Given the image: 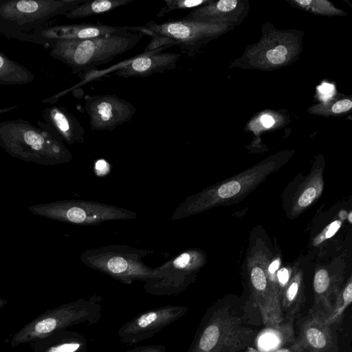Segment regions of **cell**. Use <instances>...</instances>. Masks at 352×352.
Instances as JSON below:
<instances>
[{"instance_id":"d6a6232c","label":"cell","mask_w":352,"mask_h":352,"mask_svg":"<svg viewBox=\"0 0 352 352\" xmlns=\"http://www.w3.org/2000/svg\"><path fill=\"white\" fill-rule=\"evenodd\" d=\"M165 350L166 347L164 346H148L137 352H165Z\"/></svg>"},{"instance_id":"4fadbf2b","label":"cell","mask_w":352,"mask_h":352,"mask_svg":"<svg viewBox=\"0 0 352 352\" xmlns=\"http://www.w3.org/2000/svg\"><path fill=\"white\" fill-rule=\"evenodd\" d=\"M248 0H213L210 3L193 9L183 19L206 24L240 25L248 16Z\"/></svg>"},{"instance_id":"7402d4cb","label":"cell","mask_w":352,"mask_h":352,"mask_svg":"<svg viewBox=\"0 0 352 352\" xmlns=\"http://www.w3.org/2000/svg\"><path fill=\"white\" fill-rule=\"evenodd\" d=\"M135 0H86L67 13V19H75L89 17L111 11L126 6Z\"/></svg>"},{"instance_id":"ba28073f","label":"cell","mask_w":352,"mask_h":352,"mask_svg":"<svg viewBox=\"0 0 352 352\" xmlns=\"http://www.w3.org/2000/svg\"><path fill=\"white\" fill-rule=\"evenodd\" d=\"M80 258L87 267L126 284L149 275L139 263L137 251L126 245L89 249L82 252Z\"/></svg>"},{"instance_id":"30bf717a","label":"cell","mask_w":352,"mask_h":352,"mask_svg":"<svg viewBox=\"0 0 352 352\" xmlns=\"http://www.w3.org/2000/svg\"><path fill=\"white\" fill-rule=\"evenodd\" d=\"M85 110L91 131H113L131 120L135 107L116 94L85 95Z\"/></svg>"},{"instance_id":"44dd1931","label":"cell","mask_w":352,"mask_h":352,"mask_svg":"<svg viewBox=\"0 0 352 352\" xmlns=\"http://www.w3.org/2000/svg\"><path fill=\"white\" fill-rule=\"evenodd\" d=\"M34 80V74L23 65L0 52V85H26Z\"/></svg>"},{"instance_id":"603a6c76","label":"cell","mask_w":352,"mask_h":352,"mask_svg":"<svg viewBox=\"0 0 352 352\" xmlns=\"http://www.w3.org/2000/svg\"><path fill=\"white\" fill-rule=\"evenodd\" d=\"M307 111L311 115L323 117L343 116L352 113V95L342 96L314 104Z\"/></svg>"},{"instance_id":"e575fe53","label":"cell","mask_w":352,"mask_h":352,"mask_svg":"<svg viewBox=\"0 0 352 352\" xmlns=\"http://www.w3.org/2000/svg\"><path fill=\"white\" fill-rule=\"evenodd\" d=\"M279 260H275L269 266L268 271L270 274H274L279 267Z\"/></svg>"},{"instance_id":"484cf974","label":"cell","mask_w":352,"mask_h":352,"mask_svg":"<svg viewBox=\"0 0 352 352\" xmlns=\"http://www.w3.org/2000/svg\"><path fill=\"white\" fill-rule=\"evenodd\" d=\"M213 0H164L165 6L157 14V17L177 10H189L210 3ZM193 10V9H192Z\"/></svg>"},{"instance_id":"f1b7e54d","label":"cell","mask_w":352,"mask_h":352,"mask_svg":"<svg viewBox=\"0 0 352 352\" xmlns=\"http://www.w3.org/2000/svg\"><path fill=\"white\" fill-rule=\"evenodd\" d=\"M240 184L236 181H230L221 186L218 190V195L221 198H228L239 193Z\"/></svg>"},{"instance_id":"83f0119b","label":"cell","mask_w":352,"mask_h":352,"mask_svg":"<svg viewBox=\"0 0 352 352\" xmlns=\"http://www.w3.org/2000/svg\"><path fill=\"white\" fill-rule=\"evenodd\" d=\"M177 45V43L170 38L155 35L151 36V40L145 47L144 52L157 50L164 47H173Z\"/></svg>"},{"instance_id":"8992f818","label":"cell","mask_w":352,"mask_h":352,"mask_svg":"<svg viewBox=\"0 0 352 352\" xmlns=\"http://www.w3.org/2000/svg\"><path fill=\"white\" fill-rule=\"evenodd\" d=\"M28 209L32 214L41 217L85 226L135 217L133 212L123 208L85 200L55 201L30 206Z\"/></svg>"},{"instance_id":"cb8c5ba5","label":"cell","mask_w":352,"mask_h":352,"mask_svg":"<svg viewBox=\"0 0 352 352\" xmlns=\"http://www.w3.org/2000/svg\"><path fill=\"white\" fill-rule=\"evenodd\" d=\"M292 7L320 16H347L344 10L328 0H286Z\"/></svg>"},{"instance_id":"8d00e7d4","label":"cell","mask_w":352,"mask_h":352,"mask_svg":"<svg viewBox=\"0 0 352 352\" xmlns=\"http://www.w3.org/2000/svg\"><path fill=\"white\" fill-rule=\"evenodd\" d=\"M344 2L348 4V6L352 9V4L349 0H345Z\"/></svg>"},{"instance_id":"ffe728a7","label":"cell","mask_w":352,"mask_h":352,"mask_svg":"<svg viewBox=\"0 0 352 352\" xmlns=\"http://www.w3.org/2000/svg\"><path fill=\"white\" fill-rule=\"evenodd\" d=\"M323 188L322 168L318 167L312 170L303 184L295 201L293 212L299 213L311 205L320 197Z\"/></svg>"},{"instance_id":"8fae6325","label":"cell","mask_w":352,"mask_h":352,"mask_svg":"<svg viewBox=\"0 0 352 352\" xmlns=\"http://www.w3.org/2000/svg\"><path fill=\"white\" fill-rule=\"evenodd\" d=\"M134 30H136L135 27L112 26L100 22L55 25L47 24L34 30L30 35L28 42L48 48L58 41L89 39Z\"/></svg>"},{"instance_id":"6da1fadb","label":"cell","mask_w":352,"mask_h":352,"mask_svg":"<svg viewBox=\"0 0 352 352\" xmlns=\"http://www.w3.org/2000/svg\"><path fill=\"white\" fill-rule=\"evenodd\" d=\"M261 327L250 300L224 297L207 309L186 352H241L254 346Z\"/></svg>"},{"instance_id":"52a82bcc","label":"cell","mask_w":352,"mask_h":352,"mask_svg":"<svg viewBox=\"0 0 352 352\" xmlns=\"http://www.w3.org/2000/svg\"><path fill=\"white\" fill-rule=\"evenodd\" d=\"M231 24H206L179 19L160 24L149 21L135 28L151 37L165 36L175 41L180 50L193 57L203 47L234 28Z\"/></svg>"},{"instance_id":"f546056e","label":"cell","mask_w":352,"mask_h":352,"mask_svg":"<svg viewBox=\"0 0 352 352\" xmlns=\"http://www.w3.org/2000/svg\"><path fill=\"white\" fill-rule=\"evenodd\" d=\"M80 346V344L78 342H65L52 346L46 352H75Z\"/></svg>"},{"instance_id":"2e32d148","label":"cell","mask_w":352,"mask_h":352,"mask_svg":"<svg viewBox=\"0 0 352 352\" xmlns=\"http://www.w3.org/2000/svg\"><path fill=\"white\" fill-rule=\"evenodd\" d=\"M42 116L44 122H37L40 127L63 142L73 145L84 142V128L65 107H46L42 112Z\"/></svg>"},{"instance_id":"7a4b0ae2","label":"cell","mask_w":352,"mask_h":352,"mask_svg":"<svg viewBox=\"0 0 352 352\" xmlns=\"http://www.w3.org/2000/svg\"><path fill=\"white\" fill-rule=\"evenodd\" d=\"M0 146L12 157L44 166L63 164L72 160L61 140L22 119L0 123Z\"/></svg>"},{"instance_id":"277c9868","label":"cell","mask_w":352,"mask_h":352,"mask_svg":"<svg viewBox=\"0 0 352 352\" xmlns=\"http://www.w3.org/2000/svg\"><path fill=\"white\" fill-rule=\"evenodd\" d=\"M261 36L248 45L229 68L271 72L298 60L303 51L305 32L298 29L279 30L270 22L261 26Z\"/></svg>"},{"instance_id":"d6986e66","label":"cell","mask_w":352,"mask_h":352,"mask_svg":"<svg viewBox=\"0 0 352 352\" xmlns=\"http://www.w3.org/2000/svg\"><path fill=\"white\" fill-rule=\"evenodd\" d=\"M280 294V306L284 319L294 320L305 300L303 274L296 271Z\"/></svg>"},{"instance_id":"5b68a950","label":"cell","mask_w":352,"mask_h":352,"mask_svg":"<svg viewBox=\"0 0 352 352\" xmlns=\"http://www.w3.org/2000/svg\"><path fill=\"white\" fill-rule=\"evenodd\" d=\"M86 0H9L0 2V33L28 42L36 29L65 15Z\"/></svg>"},{"instance_id":"836d02e7","label":"cell","mask_w":352,"mask_h":352,"mask_svg":"<svg viewBox=\"0 0 352 352\" xmlns=\"http://www.w3.org/2000/svg\"><path fill=\"white\" fill-rule=\"evenodd\" d=\"M274 352H298L293 346L292 344L289 346H283L276 350Z\"/></svg>"},{"instance_id":"1f68e13d","label":"cell","mask_w":352,"mask_h":352,"mask_svg":"<svg viewBox=\"0 0 352 352\" xmlns=\"http://www.w3.org/2000/svg\"><path fill=\"white\" fill-rule=\"evenodd\" d=\"M278 281L282 285H286L289 279V272L286 268H282L277 274Z\"/></svg>"},{"instance_id":"4316f807","label":"cell","mask_w":352,"mask_h":352,"mask_svg":"<svg viewBox=\"0 0 352 352\" xmlns=\"http://www.w3.org/2000/svg\"><path fill=\"white\" fill-rule=\"evenodd\" d=\"M282 116L283 115L274 113L273 111L271 113L266 112L262 114L259 118L261 125L266 129H272L274 126H281L283 124L277 122V120L286 122L287 118V116Z\"/></svg>"},{"instance_id":"3957f363","label":"cell","mask_w":352,"mask_h":352,"mask_svg":"<svg viewBox=\"0 0 352 352\" xmlns=\"http://www.w3.org/2000/svg\"><path fill=\"white\" fill-rule=\"evenodd\" d=\"M144 36L136 29L89 39L58 41L48 48L52 58L67 65L73 74H79L87 73L132 50Z\"/></svg>"},{"instance_id":"7c38bea8","label":"cell","mask_w":352,"mask_h":352,"mask_svg":"<svg viewBox=\"0 0 352 352\" xmlns=\"http://www.w3.org/2000/svg\"><path fill=\"white\" fill-rule=\"evenodd\" d=\"M188 311V307L182 305H166L150 310L120 329V336L126 342H140L177 320Z\"/></svg>"},{"instance_id":"ac0fdd59","label":"cell","mask_w":352,"mask_h":352,"mask_svg":"<svg viewBox=\"0 0 352 352\" xmlns=\"http://www.w3.org/2000/svg\"><path fill=\"white\" fill-rule=\"evenodd\" d=\"M293 320L284 319L278 324L263 327L258 332L254 346L258 352H274L295 340Z\"/></svg>"},{"instance_id":"d4e9b609","label":"cell","mask_w":352,"mask_h":352,"mask_svg":"<svg viewBox=\"0 0 352 352\" xmlns=\"http://www.w3.org/2000/svg\"><path fill=\"white\" fill-rule=\"evenodd\" d=\"M352 303V274L342 287L334 308L325 322L331 326L341 320L346 308Z\"/></svg>"},{"instance_id":"9a60e30c","label":"cell","mask_w":352,"mask_h":352,"mask_svg":"<svg viewBox=\"0 0 352 352\" xmlns=\"http://www.w3.org/2000/svg\"><path fill=\"white\" fill-rule=\"evenodd\" d=\"M298 337L292 346L298 351L329 352L333 346L330 326L311 309L298 324Z\"/></svg>"},{"instance_id":"e0dca14e","label":"cell","mask_w":352,"mask_h":352,"mask_svg":"<svg viewBox=\"0 0 352 352\" xmlns=\"http://www.w3.org/2000/svg\"><path fill=\"white\" fill-rule=\"evenodd\" d=\"M342 278L324 267H318L313 280L314 303L311 310L324 319L331 314L342 289Z\"/></svg>"},{"instance_id":"9c48e42d","label":"cell","mask_w":352,"mask_h":352,"mask_svg":"<svg viewBox=\"0 0 352 352\" xmlns=\"http://www.w3.org/2000/svg\"><path fill=\"white\" fill-rule=\"evenodd\" d=\"M90 302L79 300L45 313L27 324L14 336L12 346L36 338L50 336L56 330L87 320L93 314Z\"/></svg>"},{"instance_id":"d590c367","label":"cell","mask_w":352,"mask_h":352,"mask_svg":"<svg viewBox=\"0 0 352 352\" xmlns=\"http://www.w3.org/2000/svg\"><path fill=\"white\" fill-rule=\"evenodd\" d=\"M16 108H17V106L10 107L9 108H6V109H0V113H5V112H7L9 111H12V109H14Z\"/></svg>"},{"instance_id":"4dcf8cb0","label":"cell","mask_w":352,"mask_h":352,"mask_svg":"<svg viewBox=\"0 0 352 352\" xmlns=\"http://www.w3.org/2000/svg\"><path fill=\"white\" fill-rule=\"evenodd\" d=\"M190 261V256L187 253H184L178 256L173 261V265L176 268L183 269L186 267Z\"/></svg>"},{"instance_id":"5bb4252c","label":"cell","mask_w":352,"mask_h":352,"mask_svg":"<svg viewBox=\"0 0 352 352\" xmlns=\"http://www.w3.org/2000/svg\"><path fill=\"white\" fill-rule=\"evenodd\" d=\"M166 46L143 52L126 61L116 70L115 74L121 78L148 77L175 69L179 54L162 52Z\"/></svg>"}]
</instances>
